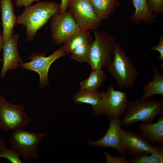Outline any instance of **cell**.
Returning a JSON list of instances; mask_svg holds the SVG:
<instances>
[{
	"mask_svg": "<svg viewBox=\"0 0 163 163\" xmlns=\"http://www.w3.org/2000/svg\"><path fill=\"white\" fill-rule=\"evenodd\" d=\"M60 11V4L53 1H39L34 5L25 7L22 13L17 17L16 25L21 24L26 28V39L31 41L38 30Z\"/></svg>",
	"mask_w": 163,
	"mask_h": 163,
	"instance_id": "1",
	"label": "cell"
},
{
	"mask_svg": "<svg viewBox=\"0 0 163 163\" xmlns=\"http://www.w3.org/2000/svg\"><path fill=\"white\" fill-rule=\"evenodd\" d=\"M163 114V102L158 100L139 99L129 101L121 120L122 126L129 127L137 122L152 123Z\"/></svg>",
	"mask_w": 163,
	"mask_h": 163,
	"instance_id": "2",
	"label": "cell"
},
{
	"mask_svg": "<svg viewBox=\"0 0 163 163\" xmlns=\"http://www.w3.org/2000/svg\"><path fill=\"white\" fill-rule=\"evenodd\" d=\"M106 68L120 88L132 89L139 75V71L125 51L117 43L113 59Z\"/></svg>",
	"mask_w": 163,
	"mask_h": 163,
	"instance_id": "3",
	"label": "cell"
},
{
	"mask_svg": "<svg viewBox=\"0 0 163 163\" xmlns=\"http://www.w3.org/2000/svg\"><path fill=\"white\" fill-rule=\"evenodd\" d=\"M93 33L94 39L90 45L88 63L92 70L102 69L111 62L117 43L107 33L96 30Z\"/></svg>",
	"mask_w": 163,
	"mask_h": 163,
	"instance_id": "4",
	"label": "cell"
},
{
	"mask_svg": "<svg viewBox=\"0 0 163 163\" xmlns=\"http://www.w3.org/2000/svg\"><path fill=\"white\" fill-rule=\"evenodd\" d=\"M47 133L33 132L21 129L11 132L8 139L11 149L15 151L24 162L38 158V146Z\"/></svg>",
	"mask_w": 163,
	"mask_h": 163,
	"instance_id": "5",
	"label": "cell"
},
{
	"mask_svg": "<svg viewBox=\"0 0 163 163\" xmlns=\"http://www.w3.org/2000/svg\"><path fill=\"white\" fill-rule=\"evenodd\" d=\"M32 121L25 113L24 105L11 104L0 95V129L2 131L8 133L22 129Z\"/></svg>",
	"mask_w": 163,
	"mask_h": 163,
	"instance_id": "6",
	"label": "cell"
},
{
	"mask_svg": "<svg viewBox=\"0 0 163 163\" xmlns=\"http://www.w3.org/2000/svg\"><path fill=\"white\" fill-rule=\"evenodd\" d=\"M101 93V99L100 105L93 111L95 115H106L109 119L120 118L129 102L127 93L114 90V84L106 91Z\"/></svg>",
	"mask_w": 163,
	"mask_h": 163,
	"instance_id": "7",
	"label": "cell"
},
{
	"mask_svg": "<svg viewBox=\"0 0 163 163\" xmlns=\"http://www.w3.org/2000/svg\"><path fill=\"white\" fill-rule=\"evenodd\" d=\"M67 8L82 30L94 31L101 26L89 0H69Z\"/></svg>",
	"mask_w": 163,
	"mask_h": 163,
	"instance_id": "8",
	"label": "cell"
},
{
	"mask_svg": "<svg viewBox=\"0 0 163 163\" xmlns=\"http://www.w3.org/2000/svg\"><path fill=\"white\" fill-rule=\"evenodd\" d=\"M66 55L67 54L62 46L47 57H46L43 53L34 52L29 56L30 61L20 63V67L37 72L40 77L39 86L44 89L49 85L48 72L51 65L57 59Z\"/></svg>",
	"mask_w": 163,
	"mask_h": 163,
	"instance_id": "9",
	"label": "cell"
},
{
	"mask_svg": "<svg viewBox=\"0 0 163 163\" xmlns=\"http://www.w3.org/2000/svg\"><path fill=\"white\" fill-rule=\"evenodd\" d=\"M51 18L50 27L52 38L57 45L63 43L81 30L69 10L56 14Z\"/></svg>",
	"mask_w": 163,
	"mask_h": 163,
	"instance_id": "10",
	"label": "cell"
},
{
	"mask_svg": "<svg viewBox=\"0 0 163 163\" xmlns=\"http://www.w3.org/2000/svg\"><path fill=\"white\" fill-rule=\"evenodd\" d=\"M121 134L123 147L133 158L150 155L155 150V143L152 145L139 133L122 129Z\"/></svg>",
	"mask_w": 163,
	"mask_h": 163,
	"instance_id": "11",
	"label": "cell"
},
{
	"mask_svg": "<svg viewBox=\"0 0 163 163\" xmlns=\"http://www.w3.org/2000/svg\"><path fill=\"white\" fill-rule=\"evenodd\" d=\"M109 127L106 134L100 140L87 141L92 147L111 148L115 149L121 155L126 156L127 153L124 150L122 145L121 134V123L120 118L108 119Z\"/></svg>",
	"mask_w": 163,
	"mask_h": 163,
	"instance_id": "12",
	"label": "cell"
},
{
	"mask_svg": "<svg viewBox=\"0 0 163 163\" xmlns=\"http://www.w3.org/2000/svg\"><path fill=\"white\" fill-rule=\"evenodd\" d=\"M19 35L13 34L9 40L3 44V64L0 74L1 78H4L7 71L13 69L20 66V64L23 62L18 49V41Z\"/></svg>",
	"mask_w": 163,
	"mask_h": 163,
	"instance_id": "13",
	"label": "cell"
},
{
	"mask_svg": "<svg viewBox=\"0 0 163 163\" xmlns=\"http://www.w3.org/2000/svg\"><path fill=\"white\" fill-rule=\"evenodd\" d=\"M2 20L3 26L2 36L3 44L10 39L13 34L16 25L17 17L14 12L12 0H0Z\"/></svg>",
	"mask_w": 163,
	"mask_h": 163,
	"instance_id": "14",
	"label": "cell"
},
{
	"mask_svg": "<svg viewBox=\"0 0 163 163\" xmlns=\"http://www.w3.org/2000/svg\"><path fill=\"white\" fill-rule=\"evenodd\" d=\"M159 116L155 123H141L139 125L140 133L151 143H163V114Z\"/></svg>",
	"mask_w": 163,
	"mask_h": 163,
	"instance_id": "15",
	"label": "cell"
},
{
	"mask_svg": "<svg viewBox=\"0 0 163 163\" xmlns=\"http://www.w3.org/2000/svg\"><path fill=\"white\" fill-rule=\"evenodd\" d=\"M133 2L135 11L129 18L131 22L136 24L142 21L149 24L157 22L147 0H133Z\"/></svg>",
	"mask_w": 163,
	"mask_h": 163,
	"instance_id": "16",
	"label": "cell"
},
{
	"mask_svg": "<svg viewBox=\"0 0 163 163\" xmlns=\"http://www.w3.org/2000/svg\"><path fill=\"white\" fill-rule=\"evenodd\" d=\"M98 18L107 20L120 6L118 0H89Z\"/></svg>",
	"mask_w": 163,
	"mask_h": 163,
	"instance_id": "17",
	"label": "cell"
},
{
	"mask_svg": "<svg viewBox=\"0 0 163 163\" xmlns=\"http://www.w3.org/2000/svg\"><path fill=\"white\" fill-rule=\"evenodd\" d=\"M152 65L153 78L147 82L143 87L141 98L143 99H149L155 95H163V75L153 64Z\"/></svg>",
	"mask_w": 163,
	"mask_h": 163,
	"instance_id": "18",
	"label": "cell"
},
{
	"mask_svg": "<svg viewBox=\"0 0 163 163\" xmlns=\"http://www.w3.org/2000/svg\"><path fill=\"white\" fill-rule=\"evenodd\" d=\"M101 99L98 90L80 89L73 95L72 100L76 104H85L91 105L94 111L99 107Z\"/></svg>",
	"mask_w": 163,
	"mask_h": 163,
	"instance_id": "19",
	"label": "cell"
},
{
	"mask_svg": "<svg viewBox=\"0 0 163 163\" xmlns=\"http://www.w3.org/2000/svg\"><path fill=\"white\" fill-rule=\"evenodd\" d=\"M92 40V37L89 31L81 30L64 42L62 46L67 55L71 54L77 47L84 43L91 42Z\"/></svg>",
	"mask_w": 163,
	"mask_h": 163,
	"instance_id": "20",
	"label": "cell"
},
{
	"mask_svg": "<svg viewBox=\"0 0 163 163\" xmlns=\"http://www.w3.org/2000/svg\"><path fill=\"white\" fill-rule=\"evenodd\" d=\"M102 69L92 70L88 77L80 83V89L98 90L106 80Z\"/></svg>",
	"mask_w": 163,
	"mask_h": 163,
	"instance_id": "21",
	"label": "cell"
},
{
	"mask_svg": "<svg viewBox=\"0 0 163 163\" xmlns=\"http://www.w3.org/2000/svg\"><path fill=\"white\" fill-rule=\"evenodd\" d=\"M162 143L155 144V150L149 155L142 156L135 159L127 158L130 163H163V146Z\"/></svg>",
	"mask_w": 163,
	"mask_h": 163,
	"instance_id": "22",
	"label": "cell"
},
{
	"mask_svg": "<svg viewBox=\"0 0 163 163\" xmlns=\"http://www.w3.org/2000/svg\"><path fill=\"white\" fill-rule=\"evenodd\" d=\"M91 42L84 43L75 48L71 54V58L79 62L88 63Z\"/></svg>",
	"mask_w": 163,
	"mask_h": 163,
	"instance_id": "23",
	"label": "cell"
},
{
	"mask_svg": "<svg viewBox=\"0 0 163 163\" xmlns=\"http://www.w3.org/2000/svg\"><path fill=\"white\" fill-rule=\"evenodd\" d=\"M20 158L18 153L12 149H7L0 153V158H6L12 163H22V162Z\"/></svg>",
	"mask_w": 163,
	"mask_h": 163,
	"instance_id": "24",
	"label": "cell"
},
{
	"mask_svg": "<svg viewBox=\"0 0 163 163\" xmlns=\"http://www.w3.org/2000/svg\"><path fill=\"white\" fill-rule=\"evenodd\" d=\"M149 7L154 16L163 13V0H147Z\"/></svg>",
	"mask_w": 163,
	"mask_h": 163,
	"instance_id": "25",
	"label": "cell"
},
{
	"mask_svg": "<svg viewBox=\"0 0 163 163\" xmlns=\"http://www.w3.org/2000/svg\"><path fill=\"white\" fill-rule=\"evenodd\" d=\"M106 163H128V159L126 156L121 155L120 156H112L107 152H105Z\"/></svg>",
	"mask_w": 163,
	"mask_h": 163,
	"instance_id": "26",
	"label": "cell"
},
{
	"mask_svg": "<svg viewBox=\"0 0 163 163\" xmlns=\"http://www.w3.org/2000/svg\"><path fill=\"white\" fill-rule=\"evenodd\" d=\"M150 51H157L159 53V56L157 59L161 61H163V36L160 35L159 38V42L158 44L152 47Z\"/></svg>",
	"mask_w": 163,
	"mask_h": 163,
	"instance_id": "27",
	"label": "cell"
},
{
	"mask_svg": "<svg viewBox=\"0 0 163 163\" xmlns=\"http://www.w3.org/2000/svg\"><path fill=\"white\" fill-rule=\"evenodd\" d=\"M39 1V0H15V5L19 8L23 6L27 7L31 5L34 2Z\"/></svg>",
	"mask_w": 163,
	"mask_h": 163,
	"instance_id": "28",
	"label": "cell"
},
{
	"mask_svg": "<svg viewBox=\"0 0 163 163\" xmlns=\"http://www.w3.org/2000/svg\"><path fill=\"white\" fill-rule=\"evenodd\" d=\"M69 0H61L60 4V13H63L67 11Z\"/></svg>",
	"mask_w": 163,
	"mask_h": 163,
	"instance_id": "29",
	"label": "cell"
},
{
	"mask_svg": "<svg viewBox=\"0 0 163 163\" xmlns=\"http://www.w3.org/2000/svg\"><path fill=\"white\" fill-rule=\"evenodd\" d=\"M8 149L5 140L0 137V153Z\"/></svg>",
	"mask_w": 163,
	"mask_h": 163,
	"instance_id": "30",
	"label": "cell"
},
{
	"mask_svg": "<svg viewBox=\"0 0 163 163\" xmlns=\"http://www.w3.org/2000/svg\"><path fill=\"white\" fill-rule=\"evenodd\" d=\"M3 45V42L2 35L1 34V30H0V52L2 49Z\"/></svg>",
	"mask_w": 163,
	"mask_h": 163,
	"instance_id": "31",
	"label": "cell"
},
{
	"mask_svg": "<svg viewBox=\"0 0 163 163\" xmlns=\"http://www.w3.org/2000/svg\"><path fill=\"white\" fill-rule=\"evenodd\" d=\"M2 61V60L0 58V63Z\"/></svg>",
	"mask_w": 163,
	"mask_h": 163,
	"instance_id": "32",
	"label": "cell"
}]
</instances>
